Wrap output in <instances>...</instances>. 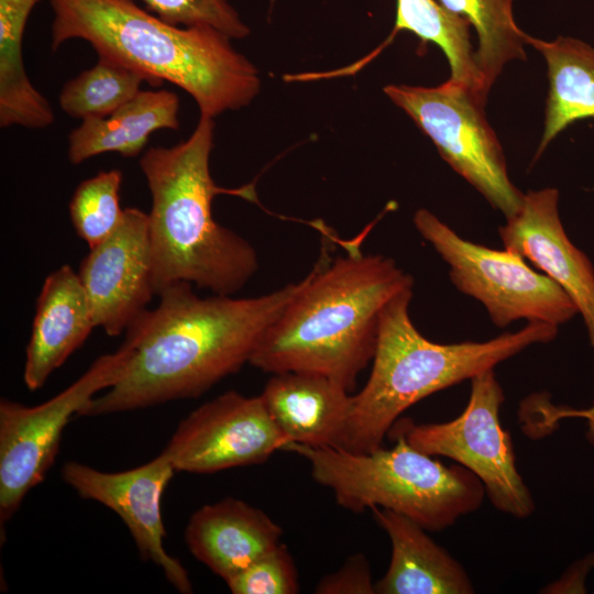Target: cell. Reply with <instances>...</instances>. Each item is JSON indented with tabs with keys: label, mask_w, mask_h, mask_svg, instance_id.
Instances as JSON below:
<instances>
[{
	"label": "cell",
	"mask_w": 594,
	"mask_h": 594,
	"mask_svg": "<svg viewBox=\"0 0 594 594\" xmlns=\"http://www.w3.org/2000/svg\"><path fill=\"white\" fill-rule=\"evenodd\" d=\"M308 274L270 294L234 298L198 296L178 282L157 296L127 329L124 344L134 350L123 376L78 414L102 416L199 397L238 372L262 336L305 287Z\"/></svg>",
	"instance_id": "1"
},
{
	"label": "cell",
	"mask_w": 594,
	"mask_h": 594,
	"mask_svg": "<svg viewBox=\"0 0 594 594\" xmlns=\"http://www.w3.org/2000/svg\"><path fill=\"white\" fill-rule=\"evenodd\" d=\"M413 285L389 257L355 250L330 262L323 251L249 363L272 374H321L351 392L374 358L385 306Z\"/></svg>",
	"instance_id": "2"
},
{
	"label": "cell",
	"mask_w": 594,
	"mask_h": 594,
	"mask_svg": "<svg viewBox=\"0 0 594 594\" xmlns=\"http://www.w3.org/2000/svg\"><path fill=\"white\" fill-rule=\"evenodd\" d=\"M52 51L70 40L190 95L200 114L215 118L250 105L261 89L257 68L209 26H179L133 0H50Z\"/></svg>",
	"instance_id": "3"
},
{
	"label": "cell",
	"mask_w": 594,
	"mask_h": 594,
	"mask_svg": "<svg viewBox=\"0 0 594 594\" xmlns=\"http://www.w3.org/2000/svg\"><path fill=\"white\" fill-rule=\"evenodd\" d=\"M213 131V118L200 114L187 140L150 147L140 160L152 198L148 223L156 295L187 282L232 296L258 268L252 244L212 216L218 194L255 200L252 186L227 189L215 184L209 166Z\"/></svg>",
	"instance_id": "4"
},
{
	"label": "cell",
	"mask_w": 594,
	"mask_h": 594,
	"mask_svg": "<svg viewBox=\"0 0 594 594\" xmlns=\"http://www.w3.org/2000/svg\"><path fill=\"white\" fill-rule=\"evenodd\" d=\"M411 297L408 287L382 312L371 375L353 395L343 450L378 449L398 417L417 402L494 369L532 344L550 342L558 333L556 324L532 321L484 342L436 343L414 326L408 311Z\"/></svg>",
	"instance_id": "5"
},
{
	"label": "cell",
	"mask_w": 594,
	"mask_h": 594,
	"mask_svg": "<svg viewBox=\"0 0 594 594\" xmlns=\"http://www.w3.org/2000/svg\"><path fill=\"white\" fill-rule=\"evenodd\" d=\"M396 444L358 453L288 442L283 450L306 459L312 479L333 492L353 513L382 507L404 515L424 529L439 531L480 508L482 481L461 464L446 466L414 447L400 433Z\"/></svg>",
	"instance_id": "6"
},
{
	"label": "cell",
	"mask_w": 594,
	"mask_h": 594,
	"mask_svg": "<svg viewBox=\"0 0 594 594\" xmlns=\"http://www.w3.org/2000/svg\"><path fill=\"white\" fill-rule=\"evenodd\" d=\"M384 92L506 219L518 211L525 195L508 177L502 145L485 117V97L451 79L437 87L387 85Z\"/></svg>",
	"instance_id": "7"
},
{
	"label": "cell",
	"mask_w": 594,
	"mask_h": 594,
	"mask_svg": "<svg viewBox=\"0 0 594 594\" xmlns=\"http://www.w3.org/2000/svg\"><path fill=\"white\" fill-rule=\"evenodd\" d=\"M414 223L449 265L457 289L483 304L495 326L520 319L559 326L579 312L557 283L519 255L470 242L427 209L416 211Z\"/></svg>",
	"instance_id": "8"
},
{
	"label": "cell",
	"mask_w": 594,
	"mask_h": 594,
	"mask_svg": "<svg viewBox=\"0 0 594 594\" xmlns=\"http://www.w3.org/2000/svg\"><path fill=\"white\" fill-rule=\"evenodd\" d=\"M504 399L494 369H487L471 378L470 399L458 418L421 425L403 419L389 431L426 454L455 460L482 481L496 509L522 519L534 513L535 501L516 468L510 436L501 425Z\"/></svg>",
	"instance_id": "9"
},
{
	"label": "cell",
	"mask_w": 594,
	"mask_h": 594,
	"mask_svg": "<svg viewBox=\"0 0 594 594\" xmlns=\"http://www.w3.org/2000/svg\"><path fill=\"white\" fill-rule=\"evenodd\" d=\"M134 350L127 344L99 356L66 389L37 406L0 402V521L6 524L40 484L58 453L64 428L99 393L125 373Z\"/></svg>",
	"instance_id": "10"
},
{
	"label": "cell",
	"mask_w": 594,
	"mask_h": 594,
	"mask_svg": "<svg viewBox=\"0 0 594 594\" xmlns=\"http://www.w3.org/2000/svg\"><path fill=\"white\" fill-rule=\"evenodd\" d=\"M287 443L260 395L229 391L184 418L162 452L175 471L210 474L261 464Z\"/></svg>",
	"instance_id": "11"
},
{
	"label": "cell",
	"mask_w": 594,
	"mask_h": 594,
	"mask_svg": "<svg viewBox=\"0 0 594 594\" xmlns=\"http://www.w3.org/2000/svg\"><path fill=\"white\" fill-rule=\"evenodd\" d=\"M174 472L162 452L145 464L121 472L99 471L72 461L64 464L62 476L80 497L113 510L130 530L142 559L157 565L178 592L188 594L193 585L187 570L164 548L161 501Z\"/></svg>",
	"instance_id": "12"
},
{
	"label": "cell",
	"mask_w": 594,
	"mask_h": 594,
	"mask_svg": "<svg viewBox=\"0 0 594 594\" xmlns=\"http://www.w3.org/2000/svg\"><path fill=\"white\" fill-rule=\"evenodd\" d=\"M95 327L117 337L155 294L148 213L125 208L118 228L90 249L78 272Z\"/></svg>",
	"instance_id": "13"
},
{
	"label": "cell",
	"mask_w": 594,
	"mask_h": 594,
	"mask_svg": "<svg viewBox=\"0 0 594 594\" xmlns=\"http://www.w3.org/2000/svg\"><path fill=\"white\" fill-rule=\"evenodd\" d=\"M556 188L529 191L518 211L498 229L504 249L531 262L557 283L582 315L594 348V268L568 238Z\"/></svg>",
	"instance_id": "14"
},
{
	"label": "cell",
	"mask_w": 594,
	"mask_h": 594,
	"mask_svg": "<svg viewBox=\"0 0 594 594\" xmlns=\"http://www.w3.org/2000/svg\"><path fill=\"white\" fill-rule=\"evenodd\" d=\"M260 396L288 442L342 448L353 396L340 383L316 373H275Z\"/></svg>",
	"instance_id": "15"
},
{
	"label": "cell",
	"mask_w": 594,
	"mask_h": 594,
	"mask_svg": "<svg viewBox=\"0 0 594 594\" xmlns=\"http://www.w3.org/2000/svg\"><path fill=\"white\" fill-rule=\"evenodd\" d=\"M282 535L263 510L228 497L197 509L185 540L193 556L227 582L278 546Z\"/></svg>",
	"instance_id": "16"
},
{
	"label": "cell",
	"mask_w": 594,
	"mask_h": 594,
	"mask_svg": "<svg viewBox=\"0 0 594 594\" xmlns=\"http://www.w3.org/2000/svg\"><path fill=\"white\" fill-rule=\"evenodd\" d=\"M94 328L78 273L62 265L45 278L36 301L23 372L25 386L30 391L41 388Z\"/></svg>",
	"instance_id": "17"
},
{
	"label": "cell",
	"mask_w": 594,
	"mask_h": 594,
	"mask_svg": "<svg viewBox=\"0 0 594 594\" xmlns=\"http://www.w3.org/2000/svg\"><path fill=\"white\" fill-rule=\"evenodd\" d=\"M392 543L385 575L375 583L380 594H471L464 568L437 544L416 521L382 507L371 508Z\"/></svg>",
	"instance_id": "18"
},
{
	"label": "cell",
	"mask_w": 594,
	"mask_h": 594,
	"mask_svg": "<svg viewBox=\"0 0 594 594\" xmlns=\"http://www.w3.org/2000/svg\"><path fill=\"white\" fill-rule=\"evenodd\" d=\"M179 99L168 90H141L134 98L103 118L81 120L68 135L67 156L72 164L109 152L138 156L150 135L162 129L179 128Z\"/></svg>",
	"instance_id": "19"
},
{
	"label": "cell",
	"mask_w": 594,
	"mask_h": 594,
	"mask_svg": "<svg viewBox=\"0 0 594 594\" xmlns=\"http://www.w3.org/2000/svg\"><path fill=\"white\" fill-rule=\"evenodd\" d=\"M527 44L543 55L550 84L537 158L569 124L594 118V48L561 36L547 42L528 35Z\"/></svg>",
	"instance_id": "20"
},
{
	"label": "cell",
	"mask_w": 594,
	"mask_h": 594,
	"mask_svg": "<svg viewBox=\"0 0 594 594\" xmlns=\"http://www.w3.org/2000/svg\"><path fill=\"white\" fill-rule=\"evenodd\" d=\"M41 0H0V125L45 129L54 122L47 99L25 72L22 42L28 19Z\"/></svg>",
	"instance_id": "21"
},
{
	"label": "cell",
	"mask_w": 594,
	"mask_h": 594,
	"mask_svg": "<svg viewBox=\"0 0 594 594\" xmlns=\"http://www.w3.org/2000/svg\"><path fill=\"white\" fill-rule=\"evenodd\" d=\"M470 24L447 11L436 0H396V20L385 46L400 31H408L424 42L438 45L451 68L450 79L485 97L488 89L476 62L470 38Z\"/></svg>",
	"instance_id": "22"
},
{
	"label": "cell",
	"mask_w": 594,
	"mask_h": 594,
	"mask_svg": "<svg viewBox=\"0 0 594 594\" xmlns=\"http://www.w3.org/2000/svg\"><path fill=\"white\" fill-rule=\"evenodd\" d=\"M450 13L464 19L479 38L476 62L490 90L504 66L526 59L528 35L515 22L514 0H438Z\"/></svg>",
	"instance_id": "23"
},
{
	"label": "cell",
	"mask_w": 594,
	"mask_h": 594,
	"mask_svg": "<svg viewBox=\"0 0 594 594\" xmlns=\"http://www.w3.org/2000/svg\"><path fill=\"white\" fill-rule=\"evenodd\" d=\"M98 56L91 68L68 80L59 94V106L72 118L107 117L134 98L143 81L147 82L141 73L106 56Z\"/></svg>",
	"instance_id": "24"
},
{
	"label": "cell",
	"mask_w": 594,
	"mask_h": 594,
	"mask_svg": "<svg viewBox=\"0 0 594 594\" xmlns=\"http://www.w3.org/2000/svg\"><path fill=\"white\" fill-rule=\"evenodd\" d=\"M121 184V170H102L81 182L74 191L69 202L70 220L77 235L89 249L108 238L123 218Z\"/></svg>",
	"instance_id": "25"
},
{
	"label": "cell",
	"mask_w": 594,
	"mask_h": 594,
	"mask_svg": "<svg viewBox=\"0 0 594 594\" xmlns=\"http://www.w3.org/2000/svg\"><path fill=\"white\" fill-rule=\"evenodd\" d=\"M162 20L179 26H209L231 40H242L250 28L230 0H141Z\"/></svg>",
	"instance_id": "26"
},
{
	"label": "cell",
	"mask_w": 594,
	"mask_h": 594,
	"mask_svg": "<svg viewBox=\"0 0 594 594\" xmlns=\"http://www.w3.org/2000/svg\"><path fill=\"white\" fill-rule=\"evenodd\" d=\"M226 583L233 594H295L299 591L295 562L283 543L261 556Z\"/></svg>",
	"instance_id": "27"
},
{
	"label": "cell",
	"mask_w": 594,
	"mask_h": 594,
	"mask_svg": "<svg viewBox=\"0 0 594 594\" xmlns=\"http://www.w3.org/2000/svg\"><path fill=\"white\" fill-rule=\"evenodd\" d=\"M317 594H374L371 566L363 553H354L343 565L324 575L316 585Z\"/></svg>",
	"instance_id": "28"
},
{
	"label": "cell",
	"mask_w": 594,
	"mask_h": 594,
	"mask_svg": "<svg viewBox=\"0 0 594 594\" xmlns=\"http://www.w3.org/2000/svg\"><path fill=\"white\" fill-rule=\"evenodd\" d=\"M593 565L594 556H587L581 562L571 566V571H568L563 579L559 580L554 584L549 585L546 588V592H584V578Z\"/></svg>",
	"instance_id": "29"
},
{
	"label": "cell",
	"mask_w": 594,
	"mask_h": 594,
	"mask_svg": "<svg viewBox=\"0 0 594 594\" xmlns=\"http://www.w3.org/2000/svg\"><path fill=\"white\" fill-rule=\"evenodd\" d=\"M580 415L586 417L590 421L588 439L594 444V406L586 411L580 413Z\"/></svg>",
	"instance_id": "30"
}]
</instances>
